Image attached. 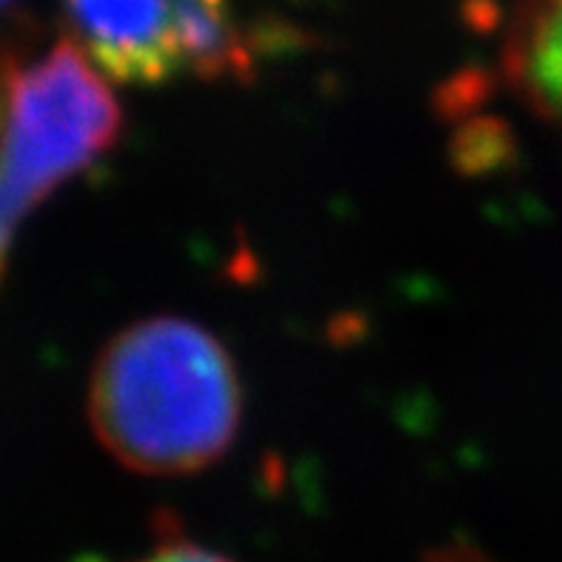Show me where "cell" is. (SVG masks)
Masks as SVG:
<instances>
[{
    "label": "cell",
    "instance_id": "5",
    "mask_svg": "<svg viewBox=\"0 0 562 562\" xmlns=\"http://www.w3.org/2000/svg\"><path fill=\"white\" fill-rule=\"evenodd\" d=\"M86 562V560H83ZM132 562H232L228 557L217 554L212 549H203L198 542H189L183 537L171 535L166 540H160L149 554H143L140 560Z\"/></svg>",
    "mask_w": 562,
    "mask_h": 562
},
{
    "label": "cell",
    "instance_id": "6",
    "mask_svg": "<svg viewBox=\"0 0 562 562\" xmlns=\"http://www.w3.org/2000/svg\"><path fill=\"white\" fill-rule=\"evenodd\" d=\"M423 562H497L480 549L469 546V542H457V546H446V549L428 551Z\"/></svg>",
    "mask_w": 562,
    "mask_h": 562
},
{
    "label": "cell",
    "instance_id": "2",
    "mask_svg": "<svg viewBox=\"0 0 562 562\" xmlns=\"http://www.w3.org/2000/svg\"><path fill=\"white\" fill-rule=\"evenodd\" d=\"M109 83L69 35L32 49L14 71L0 112V280L21 223L121 137Z\"/></svg>",
    "mask_w": 562,
    "mask_h": 562
},
{
    "label": "cell",
    "instance_id": "3",
    "mask_svg": "<svg viewBox=\"0 0 562 562\" xmlns=\"http://www.w3.org/2000/svg\"><path fill=\"white\" fill-rule=\"evenodd\" d=\"M69 32L112 83L249 78L251 46L232 0H60Z\"/></svg>",
    "mask_w": 562,
    "mask_h": 562
},
{
    "label": "cell",
    "instance_id": "7",
    "mask_svg": "<svg viewBox=\"0 0 562 562\" xmlns=\"http://www.w3.org/2000/svg\"><path fill=\"white\" fill-rule=\"evenodd\" d=\"M9 7H12V0H0V12H7Z\"/></svg>",
    "mask_w": 562,
    "mask_h": 562
},
{
    "label": "cell",
    "instance_id": "1",
    "mask_svg": "<svg viewBox=\"0 0 562 562\" xmlns=\"http://www.w3.org/2000/svg\"><path fill=\"white\" fill-rule=\"evenodd\" d=\"M86 408L94 437L117 463L178 477L209 469L232 449L243 392L235 360L209 328L149 317L100 351Z\"/></svg>",
    "mask_w": 562,
    "mask_h": 562
},
{
    "label": "cell",
    "instance_id": "4",
    "mask_svg": "<svg viewBox=\"0 0 562 562\" xmlns=\"http://www.w3.org/2000/svg\"><path fill=\"white\" fill-rule=\"evenodd\" d=\"M499 57L514 94L562 132V0H514Z\"/></svg>",
    "mask_w": 562,
    "mask_h": 562
}]
</instances>
